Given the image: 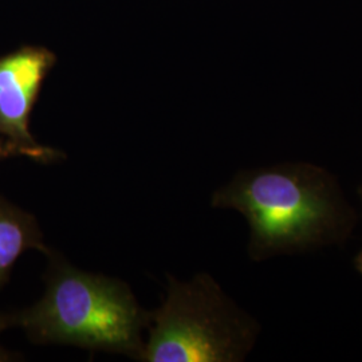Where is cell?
Listing matches in <instances>:
<instances>
[{"label": "cell", "mask_w": 362, "mask_h": 362, "mask_svg": "<svg viewBox=\"0 0 362 362\" xmlns=\"http://www.w3.org/2000/svg\"><path fill=\"white\" fill-rule=\"evenodd\" d=\"M211 204L246 218L248 254L257 262L341 245L357 221L336 177L310 163L242 170L215 191Z\"/></svg>", "instance_id": "obj_1"}, {"label": "cell", "mask_w": 362, "mask_h": 362, "mask_svg": "<svg viewBox=\"0 0 362 362\" xmlns=\"http://www.w3.org/2000/svg\"><path fill=\"white\" fill-rule=\"evenodd\" d=\"M3 332V329H1V326H0V333ZM18 357L11 353V351H8L7 349H4L3 346H1V344H0V362L4 361H15Z\"/></svg>", "instance_id": "obj_7"}, {"label": "cell", "mask_w": 362, "mask_h": 362, "mask_svg": "<svg viewBox=\"0 0 362 362\" xmlns=\"http://www.w3.org/2000/svg\"><path fill=\"white\" fill-rule=\"evenodd\" d=\"M358 197H360L362 203V184L360 185V188H358ZM356 266H357V270L362 274V250L360 251V254L357 255V258H356Z\"/></svg>", "instance_id": "obj_8"}, {"label": "cell", "mask_w": 362, "mask_h": 362, "mask_svg": "<svg viewBox=\"0 0 362 362\" xmlns=\"http://www.w3.org/2000/svg\"><path fill=\"white\" fill-rule=\"evenodd\" d=\"M54 61L52 52L38 47H25L0 58V137L22 157L42 164L65 157L64 152L37 143L30 132L33 107Z\"/></svg>", "instance_id": "obj_4"}, {"label": "cell", "mask_w": 362, "mask_h": 362, "mask_svg": "<svg viewBox=\"0 0 362 362\" xmlns=\"http://www.w3.org/2000/svg\"><path fill=\"white\" fill-rule=\"evenodd\" d=\"M144 362H239L260 326L206 272L188 282L168 276L161 306L151 311Z\"/></svg>", "instance_id": "obj_3"}, {"label": "cell", "mask_w": 362, "mask_h": 362, "mask_svg": "<svg viewBox=\"0 0 362 362\" xmlns=\"http://www.w3.org/2000/svg\"><path fill=\"white\" fill-rule=\"evenodd\" d=\"M45 294L23 310L0 314L3 330L19 327L38 345H70L141 361L151 322L124 281L79 270L52 248Z\"/></svg>", "instance_id": "obj_2"}, {"label": "cell", "mask_w": 362, "mask_h": 362, "mask_svg": "<svg viewBox=\"0 0 362 362\" xmlns=\"http://www.w3.org/2000/svg\"><path fill=\"white\" fill-rule=\"evenodd\" d=\"M11 157H22V153L13 145L0 137V161Z\"/></svg>", "instance_id": "obj_6"}, {"label": "cell", "mask_w": 362, "mask_h": 362, "mask_svg": "<svg viewBox=\"0 0 362 362\" xmlns=\"http://www.w3.org/2000/svg\"><path fill=\"white\" fill-rule=\"evenodd\" d=\"M30 250L45 255L50 250L43 240L38 220L0 194V288L8 282L18 259Z\"/></svg>", "instance_id": "obj_5"}]
</instances>
